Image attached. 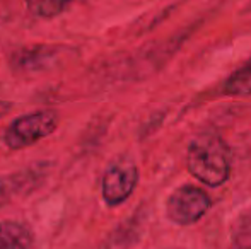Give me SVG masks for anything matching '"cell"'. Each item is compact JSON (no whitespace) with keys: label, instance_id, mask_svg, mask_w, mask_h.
I'll list each match as a JSON object with an SVG mask.
<instances>
[{"label":"cell","instance_id":"obj_1","mask_svg":"<svg viewBox=\"0 0 251 249\" xmlns=\"http://www.w3.org/2000/svg\"><path fill=\"white\" fill-rule=\"evenodd\" d=\"M186 167L200 183L217 188L231 176V152L217 133L203 132L190 142Z\"/></svg>","mask_w":251,"mask_h":249},{"label":"cell","instance_id":"obj_2","mask_svg":"<svg viewBox=\"0 0 251 249\" xmlns=\"http://www.w3.org/2000/svg\"><path fill=\"white\" fill-rule=\"evenodd\" d=\"M58 126V114L51 110H40L34 113L19 116L7 126L3 133V142L9 149L19 150L34 145L47 138Z\"/></svg>","mask_w":251,"mask_h":249},{"label":"cell","instance_id":"obj_3","mask_svg":"<svg viewBox=\"0 0 251 249\" xmlns=\"http://www.w3.org/2000/svg\"><path fill=\"white\" fill-rule=\"evenodd\" d=\"M212 200L199 186L185 184L176 188L166 202V215L171 222L178 226H190L199 222L210 210Z\"/></svg>","mask_w":251,"mask_h":249},{"label":"cell","instance_id":"obj_4","mask_svg":"<svg viewBox=\"0 0 251 249\" xmlns=\"http://www.w3.org/2000/svg\"><path fill=\"white\" fill-rule=\"evenodd\" d=\"M139 183V169L128 157H122L111 162L102 176V198L109 206L122 205L130 198Z\"/></svg>","mask_w":251,"mask_h":249},{"label":"cell","instance_id":"obj_5","mask_svg":"<svg viewBox=\"0 0 251 249\" xmlns=\"http://www.w3.org/2000/svg\"><path fill=\"white\" fill-rule=\"evenodd\" d=\"M45 174H47V169H43L41 166H34L31 169L19 171L16 174L0 176V208L16 196L24 195L36 188L38 183L43 181Z\"/></svg>","mask_w":251,"mask_h":249},{"label":"cell","instance_id":"obj_6","mask_svg":"<svg viewBox=\"0 0 251 249\" xmlns=\"http://www.w3.org/2000/svg\"><path fill=\"white\" fill-rule=\"evenodd\" d=\"M56 57H58V48L40 45V46L24 48V50L17 51L12 57V63L16 68L29 72V70L47 68V67L51 65Z\"/></svg>","mask_w":251,"mask_h":249},{"label":"cell","instance_id":"obj_7","mask_svg":"<svg viewBox=\"0 0 251 249\" xmlns=\"http://www.w3.org/2000/svg\"><path fill=\"white\" fill-rule=\"evenodd\" d=\"M33 232L23 222L3 220L0 222V249H31Z\"/></svg>","mask_w":251,"mask_h":249},{"label":"cell","instance_id":"obj_8","mask_svg":"<svg viewBox=\"0 0 251 249\" xmlns=\"http://www.w3.org/2000/svg\"><path fill=\"white\" fill-rule=\"evenodd\" d=\"M231 249H251V208L239 213L232 222Z\"/></svg>","mask_w":251,"mask_h":249},{"label":"cell","instance_id":"obj_9","mask_svg":"<svg viewBox=\"0 0 251 249\" xmlns=\"http://www.w3.org/2000/svg\"><path fill=\"white\" fill-rule=\"evenodd\" d=\"M227 96H251V60L238 68L224 84Z\"/></svg>","mask_w":251,"mask_h":249},{"label":"cell","instance_id":"obj_10","mask_svg":"<svg viewBox=\"0 0 251 249\" xmlns=\"http://www.w3.org/2000/svg\"><path fill=\"white\" fill-rule=\"evenodd\" d=\"M72 0H26V5L31 14L43 19H51L65 10Z\"/></svg>","mask_w":251,"mask_h":249},{"label":"cell","instance_id":"obj_11","mask_svg":"<svg viewBox=\"0 0 251 249\" xmlns=\"http://www.w3.org/2000/svg\"><path fill=\"white\" fill-rule=\"evenodd\" d=\"M246 10H251V3H250V7H248V9H246Z\"/></svg>","mask_w":251,"mask_h":249}]
</instances>
